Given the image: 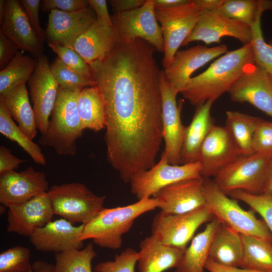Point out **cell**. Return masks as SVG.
<instances>
[{
  "mask_svg": "<svg viewBox=\"0 0 272 272\" xmlns=\"http://www.w3.org/2000/svg\"><path fill=\"white\" fill-rule=\"evenodd\" d=\"M82 89L59 87L46 131L41 134L39 143L53 148L60 155L75 156L76 142L84 129L79 117L77 99Z\"/></svg>",
  "mask_w": 272,
  "mask_h": 272,
  "instance_id": "277c9868",
  "label": "cell"
},
{
  "mask_svg": "<svg viewBox=\"0 0 272 272\" xmlns=\"http://www.w3.org/2000/svg\"><path fill=\"white\" fill-rule=\"evenodd\" d=\"M205 268L209 272H268L243 268L239 267H226L218 264L209 258L206 262Z\"/></svg>",
  "mask_w": 272,
  "mask_h": 272,
  "instance_id": "f907efd6",
  "label": "cell"
},
{
  "mask_svg": "<svg viewBox=\"0 0 272 272\" xmlns=\"http://www.w3.org/2000/svg\"><path fill=\"white\" fill-rule=\"evenodd\" d=\"M271 84H272V76L271 77Z\"/></svg>",
  "mask_w": 272,
  "mask_h": 272,
  "instance_id": "680465c9",
  "label": "cell"
},
{
  "mask_svg": "<svg viewBox=\"0 0 272 272\" xmlns=\"http://www.w3.org/2000/svg\"><path fill=\"white\" fill-rule=\"evenodd\" d=\"M28 85L37 129L42 134L47 129L59 88L45 55L42 54L37 58L36 67Z\"/></svg>",
  "mask_w": 272,
  "mask_h": 272,
  "instance_id": "9a60e30c",
  "label": "cell"
},
{
  "mask_svg": "<svg viewBox=\"0 0 272 272\" xmlns=\"http://www.w3.org/2000/svg\"><path fill=\"white\" fill-rule=\"evenodd\" d=\"M33 272H55L54 265L43 260H37L32 264Z\"/></svg>",
  "mask_w": 272,
  "mask_h": 272,
  "instance_id": "db71d44e",
  "label": "cell"
},
{
  "mask_svg": "<svg viewBox=\"0 0 272 272\" xmlns=\"http://www.w3.org/2000/svg\"><path fill=\"white\" fill-rule=\"evenodd\" d=\"M203 11L194 0L184 5L168 9L155 8V13L160 24L164 41L162 66L167 67L178 48L191 33Z\"/></svg>",
  "mask_w": 272,
  "mask_h": 272,
  "instance_id": "ba28073f",
  "label": "cell"
},
{
  "mask_svg": "<svg viewBox=\"0 0 272 272\" xmlns=\"http://www.w3.org/2000/svg\"><path fill=\"white\" fill-rule=\"evenodd\" d=\"M227 52L225 44L212 47L198 45L178 50L170 64L163 70L164 78L176 93H181L194 72Z\"/></svg>",
  "mask_w": 272,
  "mask_h": 272,
  "instance_id": "2e32d148",
  "label": "cell"
},
{
  "mask_svg": "<svg viewBox=\"0 0 272 272\" xmlns=\"http://www.w3.org/2000/svg\"><path fill=\"white\" fill-rule=\"evenodd\" d=\"M95 12L89 6L80 11L66 13L50 11L45 31L48 43L72 48L74 43L96 20Z\"/></svg>",
  "mask_w": 272,
  "mask_h": 272,
  "instance_id": "7402d4cb",
  "label": "cell"
},
{
  "mask_svg": "<svg viewBox=\"0 0 272 272\" xmlns=\"http://www.w3.org/2000/svg\"><path fill=\"white\" fill-rule=\"evenodd\" d=\"M156 51L142 39L120 41L104 59L89 63L105 105L107 160L125 183L156 164L163 140Z\"/></svg>",
  "mask_w": 272,
  "mask_h": 272,
  "instance_id": "6da1fadb",
  "label": "cell"
},
{
  "mask_svg": "<svg viewBox=\"0 0 272 272\" xmlns=\"http://www.w3.org/2000/svg\"><path fill=\"white\" fill-rule=\"evenodd\" d=\"M228 194L246 203L253 211L258 213L272 235V196L253 194L240 190L233 191Z\"/></svg>",
  "mask_w": 272,
  "mask_h": 272,
  "instance_id": "ab89813d",
  "label": "cell"
},
{
  "mask_svg": "<svg viewBox=\"0 0 272 272\" xmlns=\"http://www.w3.org/2000/svg\"><path fill=\"white\" fill-rule=\"evenodd\" d=\"M196 5L202 11H215L222 0H194Z\"/></svg>",
  "mask_w": 272,
  "mask_h": 272,
  "instance_id": "f5cc1de1",
  "label": "cell"
},
{
  "mask_svg": "<svg viewBox=\"0 0 272 272\" xmlns=\"http://www.w3.org/2000/svg\"><path fill=\"white\" fill-rule=\"evenodd\" d=\"M97 256L92 243L81 249L56 253L55 272H92V261Z\"/></svg>",
  "mask_w": 272,
  "mask_h": 272,
  "instance_id": "d590c367",
  "label": "cell"
},
{
  "mask_svg": "<svg viewBox=\"0 0 272 272\" xmlns=\"http://www.w3.org/2000/svg\"><path fill=\"white\" fill-rule=\"evenodd\" d=\"M0 132L7 139L17 143L37 164H46V159L40 147L15 123L1 98Z\"/></svg>",
  "mask_w": 272,
  "mask_h": 272,
  "instance_id": "d6a6232c",
  "label": "cell"
},
{
  "mask_svg": "<svg viewBox=\"0 0 272 272\" xmlns=\"http://www.w3.org/2000/svg\"><path fill=\"white\" fill-rule=\"evenodd\" d=\"M111 18L120 41L142 39L157 51L164 52L162 30L156 18L153 0H146L142 7L133 10L114 13Z\"/></svg>",
  "mask_w": 272,
  "mask_h": 272,
  "instance_id": "8fae6325",
  "label": "cell"
},
{
  "mask_svg": "<svg viewBox=\"0 0 272 272\" xmlns=\"http://www.w3.org/2000/svg\"><path fill=\"white\" fill-rule=\"evenodd\" d=\"M0 30L18 47L39 57L43 51L42 43L34 29L22 6L17 0H7Z\"/></svg>",
  "mask_w": 272,
  "mask_h": 272,
  "instance_id": "603a6c76",
  "label": "cell"
},
{
  "mask_svg": "<svg viewBox=\"0 0 272 272\" xmlns=\"http://www.w3.org/2000/svg\"><path fill=\"white\" fill-rule=\"evenodd\" d=\"M55 215L73 224H86L103 208L106 196H99L85 184L73 182L52 185L47 191Z\"/></svg>",
  "mask_w": 272,
  "mask_h": 272,
  "instance_id": "8992f818",
  "label": "cell"
},
{
  "mask_svg": "<svg viewBox=\"0 0 272 272\" xmlns=\"http://www.w3.org/2000/svg\"><path fill=\"white\" fill-rule=\"evenodd\" d=\"M162 97V136L164 154L169 163L180 164V153L185 127L181 120V104L177 105V93L165 80L163 71L160 79Z\"/></svg>",
  "mask_w": 272,
  "mask_h": 272,
  "instance_id": "e0dca14e",
  "label": "cell"
},
{
  "mask_svg": "<svg viewBox=\"0 0 272 272\" xmlns=\"http://www.w3.org/2000/svg\"><path fill=\"white\" fill-rule=\"evenodd\" d=\"M48 44L65 65L75 72L93 79L89 64L75 49L58 44L48 43Z\"/></svg>",
  "mask_w": 272,
  "mask_h": 272,
  "instance_id": "b9f144b4",
  "label": "cell"
},
{
  "mask_svg": "<svg viewBox=\"0 0 272 272\" xmlns=\"http://www.w3.org/2000/svg\"><path fill=\"white\" fill-rule=\"evenodd\" d=\"M49 190L44 173L29 167L20 172L15 171L0 175V202L9 206L25 202Z\"/></svg>",
  "mask_w": 272,
  "mask_h": 272,
  "instance_id": "d6986e66",
  "label": "cell"
},
{
  "mask_svg": "<svg viewBox=\"0 0 272 272\" xmlns=\"http://www.w3.org/2000/svg\"><path fill=\"white\" fill-rule=\"evenodd\" d=\"M113 25L96 20L74 43L72 48L89 64L102 60L120 44Z\"/></svg>",
  "mask_w": 272,
  "mask_h": 272,
  "instance_id": "cb8c5ba5",
  "label": "cell"
},
{
  "mask_svg": "<svg viewBox=\"0 0 272 272\" xmlns=\"http://www.w3.org/2000/svg\"><path fill=\"white\" fill-rule=\"evenodd\" d=\"M5 3L6 1L5 0L0 1V21L2 20L4 16L5 9Z\"/></svg>",
  "mask_w": 272,
  "mask_h": 272,
  "instance_id": "9f6ffc18",
  "label": "cell"
},
{
  "mask_svg": "<svg viewBox=\"0 0 272 272\" xmlns=\"http://www.w3.org/2000/svg\"><path fill=\"white\" fill-rule=\"evenodd\" d=\"M84 224L75 226L63 219L51 221L37 229L29 237L30 242L39 251L60 253L84 247L82 236Z\"/></svg>",
  "mask_w": 272,
  "mask_h": 272,
  "instance_id": "44dd1931",
  "label": "cell"
},
{
  "mask_svg": "<svg viewBox=\"0 0 272 272\" xmlns=\"http://www.w3.org/2000/svg\"><path fill=\"white\" fill-rule=\"evenodd\" d=\"M251 43L222 55L203 72L191 78L181 93L196 107L214 102L228 92L249 64L254 63Z\"/></svg>",
  "mask_w": 272,
  "mask_h": 272,
  "instance_id": "7a4b0ae2",
  "label": "cell"
},
{
  "mask_svg": "<svg viewBox=\"0 0 272 272\" xmlns=\"http://www.w3.org/2000/svg\"><path fill=\"white\" fill-rule=\"evenodd\" d=\"M220 224L219 220L214 218L202 232L192 239L174 272H204L211 243Z\"/></svg>",
  "mask_w": 272,
  "mask_h": 272,
  "instance_id": "83f0119b",
  "label": "cell"
},
{
  "mask_svg": "<svg viewBox=\"0 0 272 272\" xmlns=\"http://www.w3.org/2000/svg\"><path fill=\"white\" fill-rule=\"evenodd\" d=\"M235 102H247L272 117L271 77L254 62L247 65L228 91Z\"/></svg>",
  "mask_w": 272,
  "mask_h": 272,
  "instance_id": "4fadbf2b",
  "label": "cell"
},
{
  "mask_svg": "<svg viewBox=\"0 0 272 272\" xmlns=\"http://www.w3.org/2000/svg\"><path fill=\"white\" fill-rule=\"evenodd\" d=\"M241 156L227 127L214 124L199 152L198 161L201 165V177H215Z\"/></svg>",
  "mask_w": 272,
  "mask_h": 272,
  "instance_id": "7c38bea8",
  "label": "cell"
},
{
  "mask_svg": "<svg viewBox=\"0 0 272 272\" xmlns=\"http://www.w3.org/2000/svg\"><path fill=\"white\" fill-rule=\"evenodd\" d=\"M146 0H109L108 3L115 13H120L133 10L142 7Z\"/></svg>",
  "mask_w": 272,
  "mask_h": 272,
  "instance_id": "c3c4849f",
  "label": "cell"
},
{
  "mask_svg": "<svg viewBox=\"0 0 272 272\" xmlns=\"http://www.w3.org/2000/svg\"><path fill=\"white\" fill-rule=\"evenodd\" d=\"M13 119L33 140L37 135V124L33 108L29 101L26 84H22L0 95Z\"/></svg>",
  "mask_w": 272,
  "mask_h": 272,
  "instance_id": "f1b7e54d",
  "label": "cell"
},
{
  "mask_svg": "<svg viewBox=\"0 0 272 272\" xmlns=\"http://www.w3.org/2000/svg\"><path fill=\"white\" fill-rule=\"evenodd\" d=\"M89 6L93 9L97 19L113 25L111 18L110 16L107 2L105 0H88Z\"/></svg>",
  "mask_w": 272,
  "mask_h": 272,
  "instance_id": "681fc988",
  "label": "cell"
},
{
  "mask_svg": "<svg viewBox=\"0 0 272 272\" xmlns=\"http://www.w3.org/2000/svg\"><path fill=\"white\" fill-rule=\"evenodd\" d=\"M213 217L206 206L181 214L160 211L153 219L151 235L168 245L185 250L196 230Z\"/></svg>",
  "mask_w": 272,
  "mask_h": 272,
  "instance_id": "30bf717a",
  "label": "cell"
},
{
  "mask_svg": "<svg viewBox=\"0 0 272 272\" xmlns=\"http://www.w3.org/2000/svg\"><path fill=\"white\" fill-rule=\"evenodd\" d=\"M155 8L168 9L188 3L190 0H153Z\"/></svg>",
  "mask_w": 272,
  "mask_h": 272,
  "instance_id": "816d5d0a",
  "label": "cell"
},
{
  "mask_svg": "<svg viewBox=\"0 0 272 272\" xmlns=\"http://www.w3.org/2000/svg\"><path fill=\"white\" fill-rule=\"evenodd\" d=\"M138 267L139 272H163L176 268L184 250L168 245L153 235L140 243Z\"/></svg>",
  "mask_w": 272,
  "mask_h": 272,
  "instance_id": "d4e9b609",
  "label": "cell"
},
{
  "mask_svg": "<svg viewBox=\"0 0 272 272\" xmlns=\"http://www.w3.org/2000/svg\"><path fill=\"white\" fill-rule=\"evenodd\" d=\"M271 161L272 154L241 156L221 170L214 181L227 194L236 190L261 194Z\"/></svg>",
  "mask_w": 272,
  "mask_h": 272,
  "instance_id": "52a82bcc",
  "label": "cell"
},
{
  "mask_svg": "<svg viewBox=\"0 0 272 272\" xmlns=\"http://www.w3.org/2000/svg\"><path fill=\"white\" fill-rule=\"evenodd\" d=\"M240 234L221 223L213 237L209 259L226 267H239L243 256Z\"/></svg>",
  "mask_w": 272,
  "mask_h": 272,
  "instance_id": "4316f807",
  "label": "cell"
},
{
  "mask_svg": "<svg viewBox=\"0 0 272 272\" xmlns=\"http://www.w3.org/2000/svg\"><path fill=\"white\" fill-rule=\"evenodd\" d=\"M204 179L205 206L219 222L238 233L272 242V235L263 220L257 219L253 210L246 211L238 202L228 197L214 181Z\"/></svg>",
  "mask_w": 272,
  "mask_h": 272,
  "instance_id": "5b68a950",
  "label": "cell"
},
{
  "mask_svg": "<svg viewBox=\"0 0 272 272\" xmlns=\"http://www.w3.org/2000/svg\"><path fill=\"white\" fill-rule=\"evenodd\" d=\"M138 252L129 247L116 254L113 260L98 263L94 268L95 272H134L138 262Z\"/></svg>",
  "mask_w": 272,
  "mask_h": 272,
  "instance_id": "60d3db41",
  "label": "cell"
},
{
  "mask_svg": "<svg viewBox=\"0 0 272 272\" xmlns=\"http://www.w3.org/2000/svg\"><path fill=\"white\" fill-rule=\"evenodd\" d=\"M272 10V1L263 0H222L215 11L250 27L261 12Z\"/></svg>",
  "mask_w": 272,
  "mask_h": 272,
  "instance_id": "836d02e7",
  "label": "cell"
},
{
  "mask_svg": "<svg viewBox=\"0 0 272 272\" xmlns=\"http://www.w3.org/2000/svg\"><path fill=\"white\" fill-rule=\"evenodd\" d=\"M50 69L60 87L69 89H82L95 86V82L92 79L70 69L58 58H56L50 65Z\"/></svg>",
  "mask_w": 272,
  "mask_h": 272,
  "instance_id": "74e56055",
  "label": "cell"
},
{
  "mask_svg": "<svg viewBox=\"0 0 272 272\" xmlns=\"http://www.w3.org/2000/svg\"><path fill=\"white\" fill-rule=\"evenodd\" d=\"M18 46L0 30V69H4L16 55Z\"/></svg>",
  "mask_w": 272,
  "mask_h": 272,
  "instance_id": "bcb514c9",
  "label": "cell"
},
{
  "mask_svg": "<svg viewBox=\"0 0 272 272\" xmlns=\"http://www.w3.org/2000/svg\"><path fill=\"white\" fill-rule=\"evenodd\" d=\"M7 231L30 237L37 229L52 221L55 215L47 192L8 207Z\"/></svg>",
  "mask_w": 272,
  "mask_h": 272,
  "instance_id": "ac0fdd59",
  "label": "cell"
},
{
  "mask_svg": "<svg viewBox=\"0 0 272 272\" xmlns=\"http://www.w3.org/2000/svg\"><path fill=\"white\" fill-rule=\"evenodd\" d=\"M159 201L152 197L125 206L104 208L84 224L82 240L92 239L94 243L102 248L119 249L122 245V236L129 231L135 220L159 208Z\"/></svg>",
  "mask_w": 272,
  "mask_h": 272,
  "instance_id": "3957f363",
  "label": "cell"
},
{
  "mask_svg": "<svg viewBox=\"0 0 272 272\" xmlns=\"http://www.w3.org/2000/svg\"><path fill=\"white\" fill-rule=\"evenodd\" d=\"M202 178L198 161L179 165L169 163L163 152L159 161L152 167L134 175L130 180L131 192L138 199L152 197L162 188L188 179Z\"/></svg>",
  "mask_w": 272,
  "mask_h": 272,
  "instance_id": "9c48e42d",
  "label": "cell"
},
{
  "mask_svg": "<svg viewBox=\"0 0 272 272\" xmlns=\"http://www.w3.org/2000/svg\"><path fill=\"white\" fill-rule=\"evenodd\" d=\"M253 153L272 154V122L261 119L252 140Z\"/></svg>",
  "mask_w": 272,
  "mask_h": 272,
  "instance_id": "7bdbcfd3",
  "label": "cell"
},
{
  "mask_svg": "<svg viewBox=\"0 0 272 272\" xmlns=\"http://www.w3.org/2000/svg\"><path fill=\"white\" fill-rule=\"evenodd\" d=\"M29 272H33V270L32 269L31 270L29 271Z\"/></svg>",
  "mask_w": 272,
  "mask_h": 272,
  "instance_id": "6f0895ef",
  "label": "cell"
},
{
  "mask_svg": "<svg viewBox=\"0 0 272 272\" xmlns=\"http://www.w3.org/2000/svg\"><path fill=\"white\" fill-rule=\"evenodd\" d=\"M240 235L243 251L240 267L272 272V242Z\"/></svg>",
  "mask_w": 272,
  "mask_h": 272,
  "instance_id": "1f68e13d",
  "label": "cell"
},
{
  "mask_svg": "<svg viewBox=\"0 0 272 272\" xmlns=\"http://www.w3.org/2000/svg\"><path fill=\"white\" fill-rule=\"evenodd\" d=\"M261 119L239 111L226 112V126L242 156L254 154L252 150L253 135Z\"/></svg>",
  "mask_w": 272,
  "mask_h": 272,
  "instance_id": "4dcf8cb0",
  "label": "cell"
},
{
  "mask_svg": "<svg viewBox=\"0 0 272 272\" xmlns=\"http://www.w3.org/2000/svg\"><path fill=\"white\" fill-rule=\"evenodd\" d=\"M25 162V159H20L13 155L8 148L3 146L0 147V175L15 171Z\"/></svg>",
  "mask_w": 272,
  "mask_h": 272,
  "instance_id": "7dc6e473",
  "label": "cell"
},
{
  "mask_svg": "<svg viewBox=\"0 0 272 272\" xmlns=\"http://www.w3.org/2000/svg\"><path fill=\"white\" fill-rule=\"evenodd\" d=\"M263 12L258 15L251 26L252 39L251 44L254 63L272 76V45L265 42L261 26V18Z\"/></svg>",
  "mask_w": 272,
  "mask_h": 272,
  "instance_id": "8d00e7d4",
  "label": "cell"
},
{
  "mask_svg": "<svg viewBox=\"0 0 272 272\" xmlns=\"http://www.w3.org/2000/svg\"><path fill=\"white\" fill-rule=\"evenodd\" d=\"M29 248L16 246L0 253V272H29L32 269Z\"/></svg>",
  "mask_w": 272,
  "mask_h": 272,
  "instance_id": "f35d334b",
  "label": "cell"
},
{
  "mask_svg": "<svg viewBox=\"0 0 272 272\" xmlns=\"http://www.w3.org/2000/svg\"><path fill=\"white\" fill-rule=\"evenodd\" d=\"M160 202L161 211L170 214H181L205 206L203 178L181 180L169 185L153 196Z\"/></svg>",
  "mask_w": 272,
  "mask_h": 272,
  "instance_id": "ffe728a7",
  "label": "cell"
},
{
  "mask_svg": "<svg viewBox=\"0 0 272 272\" xmlns=\"http://www.w3.org/2000/svg\"><path fill=\"white\" fill-rule=\"evenodd\" d=\"M213 103L209 100L196 106L190 124L185 127L180 164L198 161L202 145L214 124L211 115Z\"/></svg>",
  "mask_w": 272,
  "mask_h": 272,
  "instance_id": "484cf974",
  "label": "cell"
},
{
  "mask_svg": "<svg viewBox=\"0 0 272 272\" xmlns=\"http://www.w3.org/2000/svg\"><path fill=\"white\" fill-rule=\"evenodd\" d=\"M89 7L88 0H43L42 10L43 12L52 10L73 13L86 9Z\"/></svg>",
  "mask_w": 272,
  "mask_h": 272,
  "instance_id": "ee69618b",
  "label": "cell"
},
{
  "mask_svg": "<svg viewBox=\"0 0 272 272\" xmlns=\"http://www.w3.org/2000/svg\"><path fill=\"white\" fill-rule=\"evenodd\" d=\"M77 107L84 129H89L97 132L105 128L104 103L97 86L87 87L80 91Z\"/></svg>",
  "mask_w": 272,
  "mask_h": 272,
  "instance_id": "f546056e",
  "label": "cell"
},
{
  "mask_svg": "<svg viewBox=\"0 0 272 272\" xmlns=\"http://www.w3.org/2000/svg\"><path fill=\"white\" fill-rule=\"evenodd\" d=\"M37 65L29 55L18 51L9 63L0 72V95L14 87L28 82Z\"/></svg>",
  "mask_w": 272,
  "mask_h": 272,
  "instance_id": "e575fe53",
  "label": "cell"
},
{
  "mask_svg": "<svg viewBox=\"0 0 272 272\" xmlns=\"http://www.w3.org/2000/svg\"><path fill=\"white\" fill-rule=\"evenodd\" d=\"M224 36L234 37L246 45L251 43V28L216 11H203L193 30L181 46L194 41H202L207 45L218 43Z\"/></svg>",
  "mask_w": 272,
  "mask_h": 272,
  "instance_id": "5bb4252c",
  "label": "cell"
},
{
  "mask_svg": "<svg viewBox=\"0 0 272 272\" xmlns=\"http://www.w3.org/2000/svg\"><path fill=\"white\" fill-rule=\"evenodd\" d=\"M29 20L38 37L43 43L46 38L45 33L42 29L39 18L40 0H21L20 1Z\"/></svg>",
  "mask_w": 272,
  "mask_h": 272,
  "instance_id": "f6af8a7d",
  "label": "cell"
},
{
  "mask_svg": "<svg viewBox=\"0 0 272 272\" xmlns=\"http://www.w3.org/2000/svg\"><path fill=\"white\" fill-rule=\"evenodd\" d=\"M262 194L272 196V161L270 165L268 175Z\"/></svg>",
  "mask_w": 272,
  "mask_h": 272,
  "instance_id": "11a10c76",
  "label": "cell"
}]
</instances>
